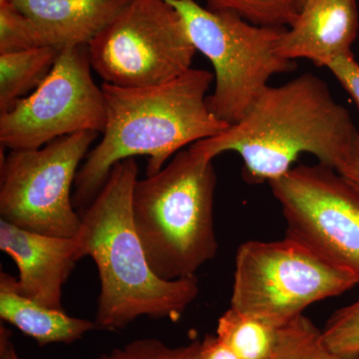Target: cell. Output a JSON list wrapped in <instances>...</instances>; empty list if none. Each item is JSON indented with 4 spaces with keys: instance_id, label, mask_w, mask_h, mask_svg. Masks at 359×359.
I'll list each match as a JSON object with an SVG mask.
<instances>
[{
    "instance_id": "17",
    "label": "cell",
    "mask_w": 359,
    "mask_h": 359,
    "mask_svg": "<svg viewBox=\"0 0 359 359\" xmlns=\"http://www.w3.org/2000/svg\"><path fill=\"white\" fill-rule=\"evenodd\" d=\"M271 359L342 358L332 353L323 340L321 330L304 314L278 328V341Z\"/></svg>"
},
{
    "instance_id": "12",
    "label": "cell",
    "mask_w": 359,
    "mask_h": 359,
    "mask_svg": "<svg viewBox=\"0 0 359 359\" xmlns=\"http://www.w3.org/2000/svg\"><path fill=\"white\" fill-rule=\"evenodd\" d=\"M358 30L356 0H311L283 33L276 52L287 60L306 59L327 67L334 59L353 53Z\"/></svg>"
},
{
    "instance_id": "19",
    "label": "cell",
    "mask_w": 359,
    "mask_h": 359,
    "mask_svg": "<svg viewBox=\"0 0 359 359\" xmlns=\"http://www.w3.org/2000/svg\"><path fill=\"white\" fill-rule=\"evenodd\" d=\"M45 46L33 21L11 0L0 4V54Z\"/></svg>"
},
{
    "instance_id": "2",
    "label": "cell",
    "mask_w": 359,
    "mask_h": 359,
    "mask_svg": "<svg viewBox=\"0 0 359 359\" xmlns=\"http://www.w3.org/2000/svg\"><path fill=\"white\" fill-rule=\"evenodd\" d=\"M138 172L134 158L118 162L80 215L78 255L93 259L100 280L97 330H124L141 316L179 320L199 294L196 276L165 280L149 266L132 214Z\"/></svg>"
},
{
    "instance_id": "26",
    "label": "cell",
    "mask_w": 359,
    "mask_h": 359,
    "mask_svg": "<svg viewBox=\"0 0 359 359\" xmlns=\"http://www.w3.org/2000/svg\"><path fill=\"white\" fill-rule=\"evenodd\" d=\"M295 1H297V6L299 7V11H301L302 7L308 4L309 2H311V0H295Z\"/></svg>"
},
{
    "instance_id": "14",
    "label": "cell",
    "mask_w": 359,
    "mask_h": 359,
    "mask_svg": "<svg viewBox=\"0 0 359 359\" xmlns=\"http://www.w3.org/2000/svg\"><path fill=\"white\" fill-rule=\"evenodd\" d=\"M16 278L0 273V318L32 337L40 346L71 344L97 330L95 321L73 318L65 311L47 308L16 290Z\"/></svg>"
},
{
    "instance_id": "15",
    "label": "cell",
    "mask_w": 359,
    "mask_h": 359,
    "mask_svg": "<svg viewBox=\"0 0 359 359\" xmlns=\"http://www.w3.org/2000/svg\"><path fill=\"white\" fill-rule=\"evenodd\" d=\"M60 50L41 46L0 54V113L32 93L53 69Z\"/></svg>"
},
{
    "instance_id": "5",
    "label": "cell",
    "mask_w": 359,
    "mask_h": 359,
    "mask_svg": "<svg viewBox=\"0 0 359 359\" xmlns=\"http://www.w3.org/2000/svg\"><path fill=\"white\" fill-rule=\"evenodd\" d=\"M186 26L196 50L211 61L215 89L210 111L229 126L237 124L275 75L297 68L276 45L287 27L252 25L231 13L212 11L195 0H166Z\"/></svg>"
},
{
    "instance_id": "3",
    "label": "cell",
    "mask_w": 359,
    "mask_h": 359,
    "mask_svg": "<svg viewBox=\"0 0 359 359\" xmlns=\"http://www.w3.org/2000/svg\"><path fill=\"white\" fill-rule=\"evenodd\" d=\"M358 134L353 118L327 84L311 73L269 86L237 124L191 145L210 160L226 152L242 157L248 183H271L304 153L337 171Z\"/></svg>"
},
{
    "instance_id": "22",
    "label": "cell",
    "mask_w": 359,
    "mask_h": 359,
    "mask_svg": "<svg viewBox=\"0 0 359 359\" xmlns=\"http://www.w3.org/2000/svg\"><path fill=\"white\" fill-rule=\"evenodd\" d=\"M325 68L337 78L359 109V63L354 58L353 53L334 59Z\"/></svg>"
},
{
    "instance_id": "20",
    "label": "cell",
    "mask_w": 359,
    "mask_h": 359,
    "mask_svg": "<svg viewBox=\"0 0 359 359\" xmlns=\"http://www.w3.org/2000/svg\"><path fill=\"white\" fill-rule=\"evenodd\" d=\"M323 340L332 353L342 358L359 356V299L335 311L323 328Z\"/></svg>"
},
{
    "instance_id": "8",
    "label": "cell",
    "mask_w": 359,
    "mask_h": 359,
    "mask_svg": "<svg viewBox=\"0 0 359 359\" xmlns=\"http://www.w3.org/2000/svg\"><path fill=\"white\" fill-rule=\"evenodd\" d=\"M97 132H78L39 149L11 150L1 160V219L25 230L75 238L81 226L71 198L80 163Z\"/></svg>"
},
{
    "instance_id": "4",
    "label": "cell",
    "mask_w": 359,
    "mask_h": 359,
    "mask_svg": "<svg viewBox=\"0 0 359 359\" xmlns=\"http://www.w3.org/2000/svg\"><path fill=\"white\" fill-rule=\"evenodd\" d=\"M216 185L212 160L191 146L158 173L135 184V229L149 266L162 280L196 276L216 256Z\"/></svg>"
},
{
    "instance_id": "18",
    "label": "cell",
    "mask_w": 359,
    "mask_h": 359,
    "mask_svg": "<svg viewBox=\"0 0 359 359\" xmlns=\"http://www.w3.org/2000/svg\"><path fill=\"white\" fill-rule=\"evenodd\" d=\"M210 11L231 13L252 25L290 27L299 14L295 0H204Z\"/></svg>"
},
{
    "instance_id": "25",
    "label": "cell",
    "mask_w": 359,
    "mask_h": 359,
    "mask_svg": "<svg viewBox=\"0 0 359 359\" xmlns=\"http://www.w3.org/2000/svg\"><path fill=\"white\" fill-rule=\"evenodd\" d=\"M0 359H20L8 328L0 327Z\"/></svg>"
},
{
    "instance_id": "11",
    "label": "cell",
    "mask_w": 359,
    "mask_h": 359,
    "mask_svg": "<svg viewBox=\"0 0 359 359\" xmlns=\"http://www.w3.org/2000/svg\"><path fill=\"white\" fill-rule=\"evenodd\" d=\"M0 250L18 269L16 290L47 308L65 311L63 285L80 261L75 238L34 233L1 219Z\"/></svg>"
},
{
    "instance_id": "23",
    "label": "cell",
    "mask_w": 359,
    "mask_h": 359,
    "mask_svg": "<svg viewBox=\"0 0 359 359\" xmlns=\"http://www.w3.org/2000/svg\"><path fill=\"white\" fill-rule=\"evenodd\" d=\"M196 359H242L217 335H207L200 341Z\"/></svg>"
},
{
    "instance_id": "7",
    "label": "cell",
    "mask_w": 359,
    "mask_h": 359,
    "mask_svg": "<svg viewBox=\"0 0 359 359\" xmlns=\"http://www.w3.org/2000/svg\"><path fill=\"white\" fill-rule=\"evenodd\" d=\"M92 69L105 83L146 87L192 68L195 46L181 15L166 0H132L88 44Z\"/></svg>"
},
{
    "instance_id": "16",
    "label": "cell",
    "mask_w": 359,
    "mask_h": 359,
    "mask_svg": "<svg viewBox=\"0 0 359 359\" xmlns=\"http://www.w3.org/2000/svg\"><path fill=\"white\" fill-rule=\"evenodd\" d=\"M278 328L230 308L219 318L217 337L242 359H271Z\"/></svg>"
},
{
    "instance_id": "10",
    "label": "cell",
    "mask_w": 359,
    "mask_h": 359,
    "mask_svg": "<svg viewBox=\"0 0 359 359\" xmlns=\"http://www.w3.org/2000/svg\"><path fill=\"white\" fill-rule=\"evenodd\" d=\"M294 238L359 283V191L332 168H292L269 183Z\"/></svg>"
},
{
    "instance_id": "24",
    "label": "cell",
    "mask_w": 359,
    "mask_h": 359,
    "mask_svg": "<svg viewBox=\"0 0 359 359\" xmlns=\"http://www.w3.org/2000/svg\"><path fill=\"white\" fill-rule=\"evenodd\" d=\"M337 172L359 191V133L353 139Z\"/></svg>"
},
{
    "instance_id": "6",
    "label": "cell",
    "mask_w": 359,
    "mask_h": 359,
    "mask_svg": "<svg viewBox=\"0 0 359 359\" xmlns=\"http://www.w3.org/2000/svg\"><path fill=\"white\" fill-rule=\"evenodd\" d=\"M356 285L355 276L294 238L249 241L236 255L231 308L280 328Z\"/></svg>"
},
{
    "instance_id": "1",
    "label": "cell",
    "mask_w": 359,
    "mask_h": 359,
    "mask_svg": "<svg viewBox=\"0 0 359 359\" xmlns=\"http://www.w3.org/2000/svg\"><path fill=\"white\" fill-rule=\"evenodd\" d=\"M214 79L209 71L191 68L176 79L153 86L103 82L105 129L78 171L74 207L82 211L88 207L118 162L147 156L151 176L186 146L228 129L208 107L207 93Z\"/></svg>"
},
{
    "instance_id": "27",
    "label": "cell",
    "mask_w": 359,
    "mask_h": 359,
    "mask_svg": "<svg viewBox=\"0 0 359 359\" xmlns=\"http://www.w3.org/2000/svg\"><path fill=\"white\" fill-rule=\"evenodd\" d=\"M8 1V0H0V4H2V2Z\"/></svg>"
},
{
    "instance_id": "9",
    "label": "cell",
    "mask_w": 359,
    "mask_h": 359,
    "mask_svg": "<svg viewBox=\"0 0 359 359\" xmlns=\"http://www.w3.org/2000/svg\"><path fill=\"white\" fill-rule=\"evenodd\" d=\"M91 71L88 45L60 50L44 81L0 113L2 147L33 150L78 132L103 133L105 100Z\"/></svg>"
},
{
    "instance_id": "13",
    "label": "cell",
    "mask_w": 359,
    "mask_h": 359,
    "mask_svg": "<svg viewBox=\"0 0 359 359\" xmlns=\"http://www.w3.org/2000/svg\"><path fill=\"white\" fill-rule=\"evenodd\" d=\"M36 25L45 46L88 45L132 0H11Z\"/></svg>"
},
{
    "instance_id": "21",
    "label": "cell",
    "mask_w": 359,
    "mask_h": 359,
    "mask_svg": "<svg viewBox=\"0 0 359 359\" xmlns=\"http://www.w3.org/2000/svg\"><path fill=\"white\" fill-rule=\"evenodd\" d=\"M200 340L172 348L156 339H141L101 354L99 359H196Z\"/></svg>"
}]
</instances>
